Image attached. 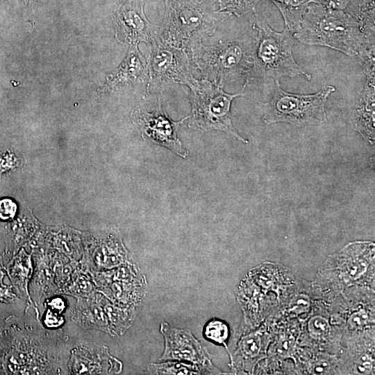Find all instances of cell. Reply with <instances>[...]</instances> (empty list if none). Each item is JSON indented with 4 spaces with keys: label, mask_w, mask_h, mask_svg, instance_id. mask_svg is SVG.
<instances>
[{
    "label": "cell",
    "mask_w": 375,
    "mask_h": 375,
    "mask_svg": "<svg viewBox=\"0 0 375 375\" xmlns=\"http://www.w3.org/2000/svg\"><path fill=\"white\" fill-rule=\"evenodd\" d=\"M58 316L55 315L53 313L48 312L46 317V324L49 327H56L62 324V319L57 317Z\"/></svg>",
    "instance_id": "cell-24"
},
{
    "label": "cell",
    "mask_w": 375,
    "mask_h": 375,
    "mask_svg": "<svg viewBox=\"0 0 375 375\" xmlns=\"http://www.w3.org/2000/svg\"><path fill=\"white\" fill-rule=\"evenodd\" d=\"M261 0H218L217 9L238 17L256 10L257 3Z\"/></svg>",
    "instance_id": "cell-16"
},
{
    "label": "cell",
    "mask_w": 375,
    "mask_h": 375,
    "mask_svg": "<svg viewBox=\"0 0 375 375\" xmlns=\"http://www.w3.org/2000/svg\"><path fill=\"white\" fill-rule=\"evenodd\" d=\"M253 46V40L249 44L239 40L199 43L191 49L192 61L203 79L221 88L243 79L245 83L252 67Z\"/></svg>",
    "instance_id": "cell-4"
},
{
    "label": "cell",
    "mask_w": 375,
    "mask_h": 375,
    "mask_svg": "<svg viewBox=\"0 0 375 375\" xmlns=\"http://www.w3.org/2000/svg\"><path fill=\"white\" fill-rule=\"evenodd\" d=\"M160 331L165 340V348L159 360L188 362L197 366L202 374L216 373L210 354L190 330L162 322Z\"/></svg>",
    "instance_id": "cell-8"
},
{
    "label": "cell",
    "mask_w": 375,
    "mask_h": 375,
    "mask_svg": "<svg viewBox=\"0 0 375 375\" xmlns=\"http://www.w3.org/2000/svg\"><path fill=\"white\" fill-rule=\"evenodd\" d=\"M132 117L144 139L167 147L183 158L188 156V151L183 147L177 137V130L181 123L189 119V116L178 122L171 120L162 110L159 98L155 111L149 112L137 109L133 112Z\"/></svg>",
    "instance_id": "cell-9"
},
{
    "label": "cell",
    "mask_w": 375,
    "mask_h": 375,
    "mask_svg": "<svg viewBox=\"0 0 375 375\" xmlns=\"http://www.w3.org/2000/svg\"><path fill=\"white\" fill-rule=\"evenodd\" d=\"M17 211L16 203L10 199L0 200V219L6 220L14 217Z\"/></svg>",
    "instance_id": "cell-20"
},
{
    "label": "cell",
    "mask_w": 375,
    "mask_h": 375,
    "mask_svg": "<svg viewBox=\"0 0 375 375\" xmlns=\"http://www.w3.org/2000/svg\"><path fill=\"white\" fill-rule=\"evenodd\" d=\"M205 1H211V2L214 3L217 6V2L218 0H205Z\"/></svg>",
    "instance_id": "cell-27"
},
{
    "label": "cell",
    "mask_w": 375,
    "mask_h": 375,
    "mask_svg": "<svg viewBox=\"0 0 375 375\" xmlns=\"http://www.w3.org/2000/svg\"><path fill=\"white\" fill-rule=\"evenodd\" d=\"M203 336L209 341L222 344L229 336V328L223 321L213 318L209 320L203 328Z\"/></svg>",
    "instance_id": "cell-17"
},
{
    "label": "cell",
    "mask_w": 375,
    "mask_h": 375,
    "mask_svg": "<svg viewBox=\"0 0 375 375\" xmlns=\"http://www.w3.org/2000/svg\"><path fill=\"white\" fill-rule=\"evenodd\" d=\"M359 106L354 117L357 130L367 135H374L375 76L367 75Z\"/></svg>",
    "instance_id": "cell-13"
},
{
    "label": "cell",
    "mask_w": 375,
    "mask_h": 375,
    "mask_svg": "<svg viewBox=\"0 0 375 375\" xmlns=\"http://www.w3.org/2000/svg\"><path fill=\"white\" fill-rule=\"evenodd\" d=\"M372 367V362L367 356L360 357L357 362V369L361 374L369 373Z\"/></svg>",
    "instance_id": "cell-23"
},
{
    "label": "cell",
    "mask_w": 375,
    "mask_h": 375,
    "mask_svg": "<svg viewBox=\"0 0 375 375\" xmlns=\"http://www.w3.org/2000/svg\"><path fill=\"white\" fill-rule=\"evenodd\" d=\"M147 370L151 374H202L195 365L178 360L150 363L147 366Z\"/></svg>",
    "instance_id": "cell-15"
},
{
    "label": "cell",
    "mask_w": 375,
    "mask_h": 375,
    "mask_svg": "<svg viewBox=\"0 0 375 375\" xmlns=\"http://www.w3.org/2000/svg\"><path fill=\"white\" fill-rule=\"evenodd\" d=\"M240 347L246 356L255 357L260 350V340L256 335L245 336L240 342Z\"/></svg>",
    "instance_id": "cell-18"
},
{
    "label": "cell",
    "mask_w": 375,
    "mask_h": 375,
    "mask_svg": "<svg viewBox=\"0 0 375 375\" xmlns=\"http://www.w3.org/2000/svg\"><path fill=\"white\" fill-rule=\"evenodd\" d=\"M148 76V62L140 53L137 45L134 44L129 49L120 68L109 78L106 88L143 82Z\"/></svg>",
    "instance_id": "cell-11"
},
{
    "label": "cell",
    "mask_w": 375,
    "mask_h": 375,
    "mask_svg": "<svg viewBox=\"0 0 375 375\" xmlns=\"http://www.w3.org/2000/svg\"><path fill=\"white\" fill-rule=\"evenodd\" d=\"M335 90L333 86L325 85L314 94H293L283 90L279 81H274L272 97L264 104V121L299 127L321 124L326 120L325 104Z\"/></svg>",
    "instance_id": "cell-6"
},
{
    "label": "cell",
    "mask_w": 375,
    "mask_h": 375,
    "mask_svg": "<svg viewBox=\"0 0 375 375\" xmlns=\"http://www.w3.org/2000/svg\"><path fill=\"white\" fill-rule=\"evenodd\" d=\"M144 0H128L116 11L114 20L119 40L136 44L143 42L149 47L157 38L155 26L147 19Z\"/></svg>",
    "instance_id": "cell-10"
},
{
    "label": "cell",
    "mask_w": 375,
    "mask_h": 375,
    "mask_svg": "<svg viewBox=\"0 0 375 375\" xmlns=\"http://www.w3.org/2000/svg\"><path fill=\"white\" fill-rule=\"evenodd\" d=\"M329 365L326 361H319L313 367L315 374H325L328 371Z\"/></svg>",
    "instance_id": "cell-26"
},
{
    "label": "cell",
    "mask_w": 375,
    "mask_h": 375,
    "mask_svg": "<svg viewBox=\"0 0 375 375\" xmlns=\"http://www.w3.org/2000/svg\"><path fill=\"white\" fill-rule=\"evenodd\" d=\"M326 8L342 11L374 30V0H310Z\"/></svg>",
    "instance_id": "cell-12"
},
{
    "label": "cell",
    "mask_w": 375,
    "mask_h": 375,
    "mask_svg": "<svg viewBox=\"0 0 375 375\" xmlns=\"http://www.w3.org/2000/svg\"><path fill=\"white\" fill-rule=\"evenodd\" d=\"M164 17L158 35L164 43L183 50L192 49L203 38L212 35L231 15L205 0H164Z\"/></svg>",
    "instance_id": "cell-2"
},
{
    "label": "cell",
    "mask_w": 375,
    "mask_h": 375,
    "mask_svg": "<svg viewBox=\"0 0 375 375\" xmlns=\"http://www.w3.org/2000/svg\"><path fill=\"white\" fill-rule=\"evenodd\" d=\"M254 37L252 51V67L242 90L261 81H279L283 77L302 76L310 80L311 75L295 61L292 47L294 33L285 27L282 32L272 29L266 21L253 11Z\"/></svg>",
    "instance_id": "cell-3"
},
{
    "label": "cell",
    "mask_w": 375,
    "mask_h": 375,
    "mask_svg": "<svg viewBox=\"0 0 375 375\" xmlns=\"http://www.w3.org/2000/svg\"><path fill=\"white\" fill-rule=\"evenodd\" d=\"M148 48L147 95L172 83L186 85L193 81L194 78L190 74V60L185 50L164 43L158 35Z\"/></svg>",
    "instance_id": "cell-7"
},
{
    "label": "cell",
    "mask_w": 375,
    "mask_h": 375,
    "mask_svg": "<svg viewBox=\"0 0 375 375\" xmlns=\"http://www.w3.org/2000/svg\"><path fill=\"white\" fill-rule=\"evenodd\" d=\"M279 9L285 27L294 34L299 29L310 0H270Z\"/></svg>",
    "instance_id": "cell-14"
},
{
    "label": "cell",
    "mask_w": 375,
    "mask_h": 375,
    "mask_svg": "<svg viewBox=\"0 0 375 375\" xmlns=\"http://www.w3.org/2000/svg\"><path fill=\"white\" fill-rule=\"evenodd\" d=\"M368 319V315L365 312L359 311L351 316L349 320V324L351 328H360L367 323Z\"/></svg>",
    "instance_id": "cell-21"
},
{
    "label": "cell",
    "mask_w": 375,
    "mask_h": 375,
    "mask_svg": "<svg viewBox=\"0 0 375 375\" xmlns=\"http://www.w3.org/2000/svg\"><path fill=\"white\" fill-rule=\"evenodd\" d=\"M310 331L318 336H322L327 334L329 331V325L328 322L323 317L316 316L312 318L308 323Z\"/></svg>",
    "instance_id": "cell-19"
},
{
    "label": "cell",
    "mask_w": 375,
    "mask_h": 375,
    "mask_svg": "<svg viewBox=\"0 0 375 375\" xmlns=\"http://www.w3.org/2000/svg\"><path fill=\"white\" fill-rule=\"evenodd\" d=\"M190 90L191 115L188 126L201 132L218 130L230 134L244 143V139L235 129L231 118V105L237 97L244 93L228 94L222 88L208 80L193 81L186 85Z\"/></svg>",
    "instance_id": "cell-5"
},
{
    "label": "cell",
    "mask_w": 375,
    "mask_h": 375,
    "mask_svg": "<svg viewBox=\"0 0 375 375\" xmlns=\"http://www.w3.org/2000/svg\"><path fill=\"white\" fill-rule=\"evenodd\" d=\"M291 347L292 342L289 339L283 340L278 347L277 351L281 354H288Z\"/></svg>",
    "instance_id": "cell-25"
},
{
    "label": "cell",
    "mask_w": 375,
    "mask_h": 375,
    "mask_svg": "<svg viewBox=\"0 0 375 375\" xmlns=\"http://www.w3.org/2000/svg\"><path fill=\"white\" fill-rule=\"evenodd\" d=\"M310 306L309 299L303 296L294 299L290 304L291 310L297 313L306 311Z\"/></svg>",
    "instance_id": "cell-22"
},
{
    "label": "cell",
    "mask_w": 375,
    "mask_h": 375,
    "mask_svg": "<svg viewBox=\"0 0 375 375\" xmlns=\"http://www.w3.org/2000/svg\"><path fill=\"white\" fill-rule=\"evenodd\" d=\"M294 36L303 44L329 47L351 56L374 51V30L347 13L312 2Z\"/></svg>",
    "instance_id": "cell-1"
}]
</instances>
